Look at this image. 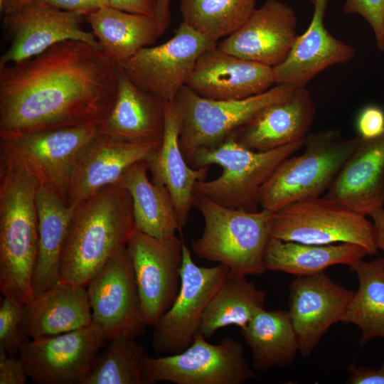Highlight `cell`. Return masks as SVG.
Returning a JSON list of instances; mask_svg holds the SVG:
<instances>
[{
	"label": "cell",
	"instance_id": "obj_14",
	"mask_svg": "<svg viewBox=\"0 0 384 384\" xmlns=\"http://www.w3.org/2000/svg\"><path fill=\"white\" fill-rule=\"evenodd\" d=\"M183 244L176 235L157 238L137 230L127 246L149 326L156 324L178 295Z\"/></svg>",
	"mask_w": 384,
	"mask_h": 384
},
{
	"label": "cell",
	"instance_id": "obj_12",
	"mask_svg": "<svg viewBox=\"0 0 384 384\" xmlns=\"http://www.w3.org/2000/svg\"><path fill=\"white\" fill-rule=\"evenodd\" d=\"M230 272L226 266L196 265L183 242L181 285L171 306L154 326L152 346L158 353H180L198 334L203 313Z\"/></svg>",
	"mask_w": 384,
	"mask_h": 384
},
{
	"label": "cell",
	"instance_id": "obj_25",
	"mask_svg": "<svg viewBox=\"0 0 384 384\" xmlns=\"http://www.w3.org/2000/svg\"><path fill=\"white\" fill-rule=\"evenodd\" d=\"M179 134L180 119L174 102H166L161 146L146 161L151 180L169 190L182 230L193 206L196 184L206 178L209 166L193 169L188 165L180 147Z\"/></svg>",
	"mask_w": 384,
	"mask_h": 384
},
{
	"label": "cell",
	"instance_id": "obj_40",
	"mask_svg": "<svg viewBox=\"0 0 384 384\" xmlns=\"http://www.w3.org/2000/svg\"><path fill=\"white\" fill-rule=\"evenodd\" d=\"M31 3L78 12L84 16L99 8L110 6L108 0H31Z\"/></svg>",
	"mask_w": 384,
	"mask_h": 384
},
{
	"label": "cell",
	"instance_id": "obj_29",
	"mask_svg": "<svg viewBox=\"0 0 384 384\" xmlns=\"http://www.w3.org/2000/svg\"><path fill=\"white\" fill-rule=\"evenodd\" d=\"M38 247L33 297L61 280L60 259L73 209L54 193L39 187L36 198Z\"/></svg>",
	"mask_w": 384,
	"mask_h": 384
},
{
	"label": "cell",
	"instance_id": "obj_31",
	"mask_svg": "<svg viewBox=\"0 0 384 384\" xmlns=\"http://www.w3.org/2000/svg\"><path fill=\"white\" fill-rule=\"evenodd\" d=\"M252 351V366L257 371L283 367L294 363L299 346L288 311L257 313L240 329Z\"/></svg>",
	"mask_w": 384,
	"mask_h": 384
},
{
	"label": "cell",
	"instance_id": "obj_1",
	"mask_svg": "<svg viewBox=\"0 0 384 384\" xmlns=\"http://www.w3.org/2000/svg\"><path fill=\"white\" fill-rule=\"evenodd\" d=\"M117 92V65L102 50L56 43L0 68V135L102 124Z\"/></svg>",
	"mask_w": 384,
	"mask_h": 384
},
{
	"label": "cell",
	"instance_id": "obj_42",
	"mask_svg": "<svg viewBox=\"0 0 384 384\" xmlns=\"http://www.w3.org/2000/svg\"><path fill=\"white\" fill-rule=\"evenodd\" d=\"M112 8L122 11L154 16L156 0H108Z\"/></svg>",
	"mask_w": 384,
	"mask_h": 384
},
{
	"label": "cell",
	"instance_id": "obj_39",
	"mask_svg": "<svg viewBox=\"0 0 384 384\" xmlns=\"http://www.w3.org/2000/svg\"><path fill=\"white\" fill-rule=\"evenodd\" d=\"M357 127L364 138L377 137L384 132V111L376 105H368L361 112Z\"/></svg>",
	"mask_w": 384,
	"mask_h": 384
},
{
	"label": "cell",
	"instance_id": "obj_4",
	"mask_svg": "<svg viewBox=\"0 0 384 384\" xmlns=\"http://www.w3.org/2000/svg\"><path fill=\"white\" fill-rule=\"evenodd\" d=\"M193 206L205 223L202 235L191 244L198 257L217 262L245 276L267 271L264 257L272 238L273 212L229 208L195 193Z\"/></svg>",
	"mask_w": 384,
	"mask_h": 384
},
{
	"label": "cell",
	"instance_id": "obj_11",
	"mask_svg": "<svg viewBox=\"0 0 384 384\" xmlns=\"http://www.w3.org/2000/svg\"><path fill=\"white\" fill-rule=\"evenodd\" d=\"M216 46L182 21L166 42L117 65L138 88L169 102L186 85L199 56Z\"/></svg>",
	"mask_w": 384,
	"mask_h": 384
},
{
	"label": "cell",
	"instance_id": "obj_13",
	"mask_svg": "<svg viewBox=\"0 0 384 384\" xmlns=\"http://www.w3.org/2000/svg\"><path fill=\"white\" fill-rule=\"evenodd\" d=\"M92 323L109 340L137 338L149 326L141 304L132 262L125 247L88 282Z\"/></svg>",
	"mask_w": 384,
	"mask_h": 384
},
{
	"label": "cell",
	"instance_id": "obj_34",
	"mask_svg": "<svg viewBox=\"0 0 384 384\" xmlns=\"http://www.w3.org/2000/svg\"><path fill=\"white\" fill-rule=\"evenodd\" d=\"M257 0H180L184 23L217 43L240 28L256 9Z\"/></svg>",
	"mask_w": 384,
	"mask_h": 384
},
{
	"label": "cell",
	"instance_id": "obj_37",
	"mask_svg": "<svg viewBox=\"0 0 384 384\" xmlns=\"http://www.w3.org/2000/svg\"><path fill=\"white\" fill-rule=\"evenodd\" d=\"M343 10L346 14L360 15L367 21L377 49L384 52V0H346Z\"/></svg>",
	"mask_w": 384,
	"mask_h": 384
},
{
	"label": "cell",
	"instance_id": "obj_18",
	"mask_svg": "<svg viewBox=\"0 0 384 384\" xmlns=\"http://www.w3.org/2000/svg\"><path fill=\"white\" fill-rule=\"evenodd\" d=\"M161 142H132L100 132L84 148L73 171L66 204L75 209L100 189L117 183L124 171L146 161Z\"/></svg>",
	"mask_w": 384,
	"mask_h": 384
},
{
	"label": "cell",
	"instance_id": "obj_5",
	"mask_svg": "<svg viewBox=\"0 0 384 384\" xmlns=\"http://www.w3.org/2000/svg\"><path fill=\"white\" fill-rule=\"evenodd\" d=\"M360 136L345 139L339 129L309 132L304 151L282 160L260 190V206L275 212L304 198L327 191L355 149Z\"/></svg>",
	"mask_w": 384,
	"mask_h": 384
},
{
	"label": "cell",
	"instance_id": "obj_3",
	"mask_svg": "<svg viewBox=\"0 0 384 384\" xmlns=\"http://www.w3.org/2000/svg\"><path fill=\"white\" fill-rule=\"evenodd\" d=\"M38 188L34 176L0 153V290L21 305L33 296Z\"/></svg>",
	"mask_w": 384,
	"mask_h": 384
},
{
	"label": "cell",
	"instance_id": "obj_23",
	"mask_svg": "<svg viewBox=\"0 0 384 384\" xmlns=\"http://www.w3.org/2000/svg\"><path fill=\"white\" fill-rule=\"evenodd\" d=\"M316 108L310 92L297 87L288 97L260 110L232 137L256 151H267L303 140L309 133Z\"/></svg>",
	"mask_w": 384,
	"mask_h": 384
},
{
	"label": "cell",
	"instance_id": "obj_24",
	"mask_svg": "<svg viewBox=\"0 0 384 384\" xmlns=\"http://www.w3.org/2000/svg\"><path fill=\"white\" fill-rule=\"evenodd\" d=\"M85 286L60 281L23 306L21 329L26 337L57 335L92 324Z\"/></svg>",
	"mask_w": 384,
	"mask_h": 384
},
{
	"label": "cell",
	"instance_id": "obj_28",
	"mask_svg": "<svg viewBox=\"0 0 384 384\" xmlns=\"http://www.w3.org/2000/svg\"><path fill=\"white\" fill-rule=\"evenodd\" d=\"M146 161L128 168L117 183L129 193L137 230L157 238H166L181 230L169 190L149 178Z\"/></svg>",
	"mask_w": 384,
	"mask_h": 384
},
{
	"label": "cell",
	"instance_id": "obj_36",
	"mask_svg": "<svg viewBox=\"0 0 384 384\" xmlns=\"http://www.w3.org/2000/svg\"><path fill=\"white\" fill-rule=\"evenodd\" d=\"M23 306L5 297L0 306V348L11 356L20 352L26 338L21 329Z\"/></svg>",
	"mask_w": 384,
	"mask_h": 384
},
{
	"label": "cell",
	"instance_id": "obj_15",
	"mask_svg": "<svg viewBox=\"0 0 384 384\" xmlns=\"http://www.w3.org/2000/svg\"><path fill=\"white\" fill-rule=\"evenodd\" d=\"M109 341L93 324L74 331L25 341L20 348L28 374L39 384H78Z\"/></svg>",
	"mask_w": 384,
	"mask_h": 384
},
{
	"label": "cell",
	"instance_id": "obj_38",
	"mask_svg": "<svg viewBox=\"0 0 384 384\" xmlns=\"http://www.w3.org/2000/svg\"><path fill=\"white\" fill-rule=\"evenodd\" d=\"M28 377L22 358L0 348V384H24Z\"/></svg>",
	"mask_w": 384,
	"mask_h": 384
},
{
	"label": "cell",
	"instance_id": "obj_9",
	"mask_svg": "<svg viewBox=\"0 0 384 384\" xmlns=\"http://www.w3.org/2000/svg\"><path fill=\"white\" fill-rule=\"evenodd\" d=\"M272 238L311 245L353 243L378 253L373 223L326 197L297 201L273 212Z\"/></svg>",
	"mask_w": 384,
	"mask_h": 384
},
{
	"label": "cell",
	"instance_id": "obj_21",
	"mask_svg": "<svg viewBox=\"0 0 384 384\" xmlns=\"http://www.w3.org/2000/svg\"><path fill=\"white\" fill-rule=\"evenodd\" d=\"M329 0H311L314 11L306 30L297 37L287 58L273 68L275 84L305 87L319 73L356 56L355 49L326 29L324 18Z\"/></svg>",
	"mask_w": 384,
	"mask_h": 384
},
{
	"label": "cell",
	"instance_id": "obj_26",
	"mask_svg": "<svg viewBox=\"0 0 384 384\" xmlns=\"http://www.w3.org/2000/svg\"><path fill=\"white\" fill-rule=\"evenodd\" d=\"M117 69V98L100 132L132 142H161L166 102L140 90Z\"/></svg>",
	"mask_w": 384,
	"mask_h": 384
},
{
	"label": "cell",
	"instance_id": "obj_43",
	"mask_svg": "<svg viewBox=\"0 0 384 384\" xmlns=\"http://www.w3.org/2000/svg\"><path fill=\"white\" fill-rule=\"evenodd\" d=\"M369 215L373 220V235L375 245L384 254V208H378Z\"/></svg>",
	"mask_w": 384,
	"mask_h": 384
},
{
	"label": "cell",
	"instance_id": "obj_45",
	"mask_svg": "<svg viewBox=\"0 0 384 384\" xmlns=\"http://www.w3.org/2000/svg\"><path fill=\"white\" fill-rule=\"evenodd\" d=\"M31 1V0H0V9L6 15L29 4Z\"/></svg>",
	"mask_w": 384,
	"mask_h": 384
},
{
	"label": "cell",
	"instance_id": "obj_33",
	"mask_svg": "<svg viewBox=\"0 0 384 384\" xmlns=\"http://www.w3.org/2000/svg\"><path fill=\"white\" fill-rule=\"evenodd\" d=\"M349 267L357 275L358 289L342 322L359 327L363 346L373 338H384V257L370 262L360 259Z\"/></svg>",
	"mask_w": 384,
	"mask_h": 384
},
{
	"label": "cell",
	"instance_id": "obj_35",
	"mask_svg": "<svg viewBox=\"0 0 384 384\" xmlns=\"http://www.w3.org/2000/svg\"><path fill=\"white\" fill-rule=\"evenodd\" d=\"M109 341L78 384H144L142 362L146 354L143 348L134 338Z\"/></svg>",
	"mask_w": 384,
	"mask_h": 384
},
{
	"label": "cell",
	"instance_id": "obj_27",
	"mask_svg": "<svg viewBox=\"0 0 384 384\" xmlns=\"http://www.w3.org/2000/svg\"><path fill=\"white\" fill-rule=\"evenodd\" d=\"M102 50L116 64L123 62L161 36L154 16L99 8L85 15Z\"/></svg>",
	"mask_w": 384,
	"mask_h": 384
},
{
	"label": "cell",
	"instance_id": "obj_17",
	"mask_svg": "<svg viewBox=\"0 0 384 384\" xmlns=\"http://www.w3.org/2000/svg\"><path fill=\"white\" fill-rule=\"evenodd\" d=\"M355 292L336 283L324 272L291 282L288 312L304 358L311 354L334 324L342 321Z\"/></svg>",
	"mask_w": 384,
	"mask_h": 384
},
{
	"label": "cell",
	"instance_id": "obj_7",
	"mask_svg": "<svg viewBox=\"0 0 384 384\" xmlns=\"http://www.w3.org/2000/svg\"><path fill=\"white\" fill-rule=\"evenodd\" d=\"M296 88L277 84L246 99L216 100L203 97L183 86L174 102L180 119L179 144L188 165L198 151L225 142L260 110L288 97Z\"/></svg>",
	"mask_w": 384,
	"mask_h": 384
},
{
	"label": "cell",
	"instance_id": "obj_22",
	"mask_svg": "<svg viewBox=\"0 0 384 384\" xmlns=\"http://www.w3.org/2000/svg\"><path fill=\"white\" fill-rule=\"evenodd\" d=\"M324 197L364 216L383 207L384 132L372 138L360 136Z\"/></svg>",
	"mask_w": 384,
	"mask_h": 384
},
{
	"label": "cell",
	"instance_id": "obj_6",
	"mask_svg": "<svg viewBox=\"0 0 384 384\" xmlns=\"http://www.w3.org/2000/svg\"><path fill=\"white\" fill-rule=\"evenodd\" d=\"M304 139L260 152L242 146L230 137L215 147L200 150L190 166L200 169L216 164L223 168V173L213 180L198 182L194 193L229 208L257 211L261 186L282 160L304 146Z\"/></svg>",
	"mask_w": 384,
	"mask_h": 384
},
{
	"label": "cell",
	"instance_id": "obj_30",
	"mask_svg": "<svg viewBox=\"0 0 384 384\" xmlns=\"http://www.w3.org/2000/svg\"><path fill=\"white\" fill-rule=\"evenodd\" d=\"M367 255L366 249L353 243L311 245L271 238L264 265L266 270L306 277L324 272L335 265L351 266Z\"/></svg>",
	"mask_w": 384,
	"mask_h": 384
},
{
	"label": "cell",
	"instance_id": "obj_32",
	"mask_svg": "<svg viewBox=\"0 0 384 384\" xmlns=\"http://www.w3.org/2000/svg\"><path fill=\"white\" fill-rule=\"evenodd\" d=\"M265 292L247 280L246 276L230 271L209 302L198 334L209 338L228 326L245 327L265 309Z\"/></svg>",
	"mask_w": 384,
	"mask_h": 384
},
{
	"label": "cell",
	"instance_id": "obj_16",
	"mask_svg": "<svg viewBox=\"0 0 384 384\" xmlns=\"http://www.w3.org/2000/svg\"><path fill=\"white\" fill-rule=\"evenodd\" d=\"M11 45L0 58V68L34 57L53 45L80 41L102 50L92 31L82 29L84 15L30 3L4 15Z\"/></svg>",
	"mask_w": 384,
	"mask_h": 384
},
{
	"label": "cell",
	"instance_id": "obj_2",
	"mask_svg": "<svg viewBox=\"0 0 384 384\" xmlns=\"http://www.w3.org/2000/svg\"><path fill=\"white\" fill-rule=\"evenodd\" d=\"M137 230L132 198L120 184L107 186L73 210L60 259L61 281L86 286Z\"/></svg>",
	"mask_w": 384,
	"mask_h": 384
},
{
	"label": "cell",
	"instance_id": "obj_8",
	"mask_svg": "<svg viewBox=\"0 0 384 384\" xmlns=\"http://www.w3.org/2000/svg\"><path fill=\"white\" fill-rule=\"evenodd\" d=\"M101 124L0 135V153L22 166L39 187L66 203L70 178L85 146L100 132Z\"/></svg>",
	"mask_w": 384,
	"mask_h": 384
},
{
	"label": "cell",
	"instance_id": "obj_19",
	"mask_svg": "<svg viewBox=\"0 0 384 384\" xmlns=\"http://www.w3.org/2000/svg\"><path fill=\"white\" fill-rule=\"evenodd\" d=\"M297 26L292 6L278 0H267L217 47L228 54L274 68L289 55L298 36Z\"/></svg>",
	"mask_w": 384,
	"mask_h": 384
},
{
	"label": "cell",
	"instance_id": "obj_41",
	"mask_svg": "<svg viewBox=\"0 0 384 384\" xmlns=\"http://www.w3.org/2000/svg\"><path fill=\"white\" fill-rule=\"evenodd\" d=\"M350 376L347 383L350 384H384V361L378 369L357 367L351 363L348 367Z\"/></svg>",
	"mask_w": 384,
	"mask_h": 384
},
{
	"label": "cell",
	"instance_id": "obj_20",
	"mask_svg": "<svg viewBox=\"0 0 384 384\" xmlns=\"http://www.w3.org/2000/svg\"><path fill=\"white\" fill-rule=\"evenodd\" d=\"M274 84L273 68L228 54L216 46L199 56L186 85L205 98L238 100L263 93Z\"/></svg>",
	"mask_w": 384,
	"mask_h": 384
},
{
	"label": "cell",
	"instance_id": "obj_10",
	"mask_svg": "<svg viewBox=\"0 0 384 384\" xmlns=\"http://www.w3.org/2000/svg\"><path fill=\"white\" fill-rule=\"evenodd\" d=\"M198 334L180 353L161 357L147 355L142 362L144 384H242L255 376L241 343L223 338L212 344Z\"/></svg>",
	"mask_w": 384,
	"mask_h": 384
},
{
	"label": "cell",
	"instance_id": "obj_44",
	"mask_svg": "<svg viewBox=\"0 0 384 384\" xmlns=\"http://www.w3.org/2000/svg\"><path fill=\"white\" fill-rule=\"evenodd\" d=\"M171 0H156V6L154 17L159 24L161 35L166 30L170 23Z\"/></svg>",
	"mask_w": 384,
	"mask_h": 384
}]
</instances>
